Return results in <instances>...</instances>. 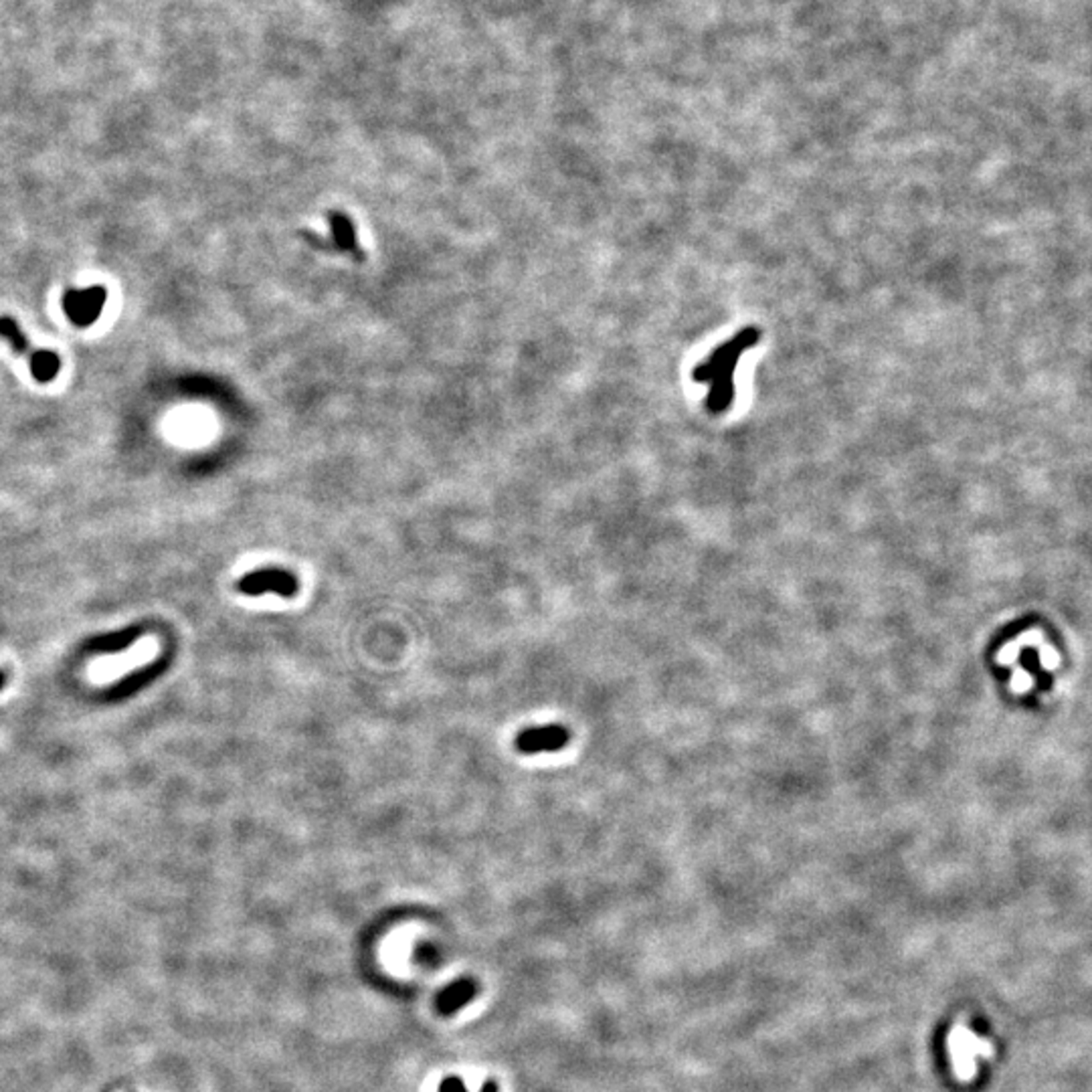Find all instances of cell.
I'll return each mask as SVG.
<instances>
[{
  "label": "cell",
  "mask_w": 1092,
  "mask_h": 1092,
  "mask_svg": "<svg viewBox=\"0 0 1092 1092\" xmlns=\"http://www.w3.org/2000/svg\"><path fill=\"white\" fill-rule=\"evenodd\" d=\"M480 1092H498V1084L494 1082V1081H487L484 1087H481Z\"/></svg>",
  "instance_id": "cell-13"
},
{
  "label": "cell",
  "mask_w": 1092,
  "mask_h": 1092,
  "mask_svg": "<svg viewBox=\"0 0 1092 1092\" xmlns=\"http://www.w3.org/2000/svg\"><path fill=\"white\" fill-rule=\"evenodd\" d=\"M328 225H330L334 247H338L340 252L355 255L356 259H363L361 247H358V241H356V231L355 227H352L350 219L343 215V213H330V215H328Z\"/></svg>",
  "instance_id": "cell-9"
},
{
  "label": "cell",
  "mask_w": 1092,
  "mask_h": 1092,
  "mask_svg": "<svg viewBox=\"0 0 1092 1092\" xmlns=\"http://www.w3.org/2000/svg\"><path fill=\"white\" fill-rule=\"evenodd\" d=\"M949 1058L957 1078L971 1081L978 1075L979 1064L993 1054V1048L984 1036L973 1032L969 1026H955L949 1034Z\"/></svg>",
  "instance_id": "cell-2"
},
{
  "label": "cell",
  "mask_w": 1092,
  "mask_h": 1092,
  "mask_svg": "<svg viewBox=\"0 0 1092 1092\" xmlns=\"http://www.w3.org/2000/svg\"><path fill=\"white\" fill-rule=\"evenodd\" d=\"M759 332L756 330H744L738 334V338L730 340L729 344H724L718 349L715 355L710 356V361L700 363V366L694 370V378L696 383H712V390L709 396V409L712 413H721L730 405L732 401V370H735V364L741 356V352L747 349L750 343H755Z\"/></svg>",
  "instance_id": "cell-1"
},
{
  "label": "cell",
  "mask_w": 1092,
  "mask_h": 1092,
  "mask_svg": "<svg viewBox=\"0 0 1092 1092\" xmlns=\"http://www.w3.org/2000/svg\"><path fill=\"white\" fill-rule=\"evenodd\" d=\"M30 375L36 383H51L61 370V358L55 350L49 349H35L29 358Z\"/></svg>",
  "instance_id": "cell-10"
},
{
  "label": "cell",
  "mask_w": 1092,
  "mask_h": 1092,
  "mask_svg": "<svg viewBox=\"0 0 1092 1092\" xmlns=\"http://www.w3.org/2000/svg\"><path fill=\"white\" fill-rule=\"evenodd\" d=\"M237 589H239V593L249 597L279 595L291 599L300 591V583L291 571L270 566V569H258L243 575L237 583Z\"/></svg>",
  "instance_id": "cell-3"
},
{
  "label": "cell",
  "mask_w": 1092,
  "mask_h": 1092,
  "mask_svg": "<svg viewBox=\"0 0 1092 1092\" xmlns=\"http://www.w3.org/2000/svg\"><path fill=\"white\" fill-rule=\"evenodd\" d=\"M478 993V985H475L474 979L469 978H460L455 979L454 984H449L445 990L439 991L437 996V1011L441 1016H454L455 1011H460L461 1008L472 1002Z\"/></svg>",
  "instance_id": "cell-8"
},
{
  "label": "cell",
  "mask_w": 1092,
  "mask_h": 1092,
  "mask_svg": "<svg viewBox=\"0 0 1092 1092\" xmlns=\"http://www.w3.org/2000/svg\"><path fill=\"white\" fill-rule=\"evenodd\" d=\"M439 1092H468V1090L460 1076H448L441 1084H439Z\"/></svg>",
  "instance_id": "cell-12"
},
{
  "label": "cell",
  "mask_w": 1092,
  "mask_h": 1092,
  "mask_svg": "<svg viewBox=\"0 0 1092 1092\" xmlns=\"http://www.w3.org/2000/svg\"><path fill=\"white\" fill-rule=\"evenodd\" d=\"M142 636H144V627L130 625L120 631H109V633H101V636L91 638L89 642L85 644V651L94 656L120 654V651L130 650L134 644L140 642V638Z\"/></svg>",
  "instance_id": "cell-7"
},
{
  "label": "cell",
  "mask_w": 1092,
  "mask_h": 1092,
  "mask_svg": "<svg viewBox=\"0 0 1092 1092\" xmlns=\"http://www.w3.org/2000/svg\"><path fill=\"white\" fill-rule=\"evenodd\" d=\"M6 682H9V674H6V670L0 668V690L6 686Z\"/></svg>",
  "instance_id": "cell-14"
},
{
  "label": "cell",
  "mask_w": 1092,
  "mask_h": 1092,
  "mask_svg": "<svg viewBox=\"0 0 1092 1092\" xmlns=\"http://www.w3.org/2000/svg\"><path fill=\"white\" fill-rule=\"evenodd\" d=\"M106 302L108 290L103 285H91V288L65 291L61 306H63L67 320L73 326L89 328L100 318L101 310L106 308Z\"/></svg>",
  "instance_id": "cell-4"
},
{
  "label": "cell",
  "mask_w": 1092,
  "mask_h": 1092,
  "mask_svg": "<svg viewBox=\"0 0 1092 1092\" xmlns=\"http://www.w3.org/2000/svg\"><path fill=\"white\" fill-rule=\"evenodd\" d=\"M0 338L9 344V349L15 352L18 356H27L30 358L33 355V346H30V340L27 338V334L23 332V328L18 326V322L12 318V316H0Z\"/></svg>",
  "instance_id": "cell-11"
},
{
  "label": "cell",
  "mask_w": 1092,
  "mask_h": 1092,
  "mask_svg": "<svg viewBox=\"0 0 1092 1092\" xmlns=\"http://www.w3.org/2000/svg\"><path fill=\"white\" fill-rule=\"evenodd\" d=\"M566 742H569V730L559 724H548V727L522 730L516 738V749L524 755L554 753L566 747Z\"/></svg>",
  "instance_id": "cell-5"
},
{
  "label": "cell",
  "mask_w": 1092,
  "mask_h": 1092,
  "mask_svg": "<svg viewBox=\"0 0 1092 1092\" xmlns=\"http://www.w3.org/2000/svg\"><path fill=\"white\" fill-rule=\"evenodd\" d=\"M167 668H168V657L167 656H162L160 660H156V662H152V664H146V666L134 670V672H130L128 676H124V678H121V680L115 682V684L108 690L106 698L108 700L130 698L136 692L142 690V688H146L148 684H152V682H154V680L160 678V676L164 674V670H167Z\"/></svg>",
  "instance_id": "cell-6"
}]
</instances>
